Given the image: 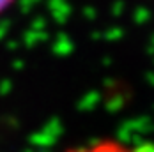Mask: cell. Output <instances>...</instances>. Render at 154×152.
Returning <instances> with one entry per match:
<instances>
[{
    "label": "cell",
    "mask_w": 154,
    "mask_h": 152,
    "mask_svg": "<svg viewBox=\"0 0 154 152\" xmlns=\"http://www.w3.org/2000/svg\"><path fill=\"white\" fill-rule=\"evenodd\" d=\"M64 152H154V143L105 136L94 138V140L78 143V145H71Z\"/></svg>",
    "instance_id": "1"
},
{
    "label": "cell",
    "mask_w": 154,
    "mask_h": 152,
    "mask_svg": "<svg viewBox=\"0 0 154 152\" xmlns=\"http://www.w3.org/2000/svg\"><path fill=\"white\" fill-rule=\"evenodd\" d=\"M18 4V0H0V20Z\"/></svg>",
    "instance_id": "2"
}]
</instances>
